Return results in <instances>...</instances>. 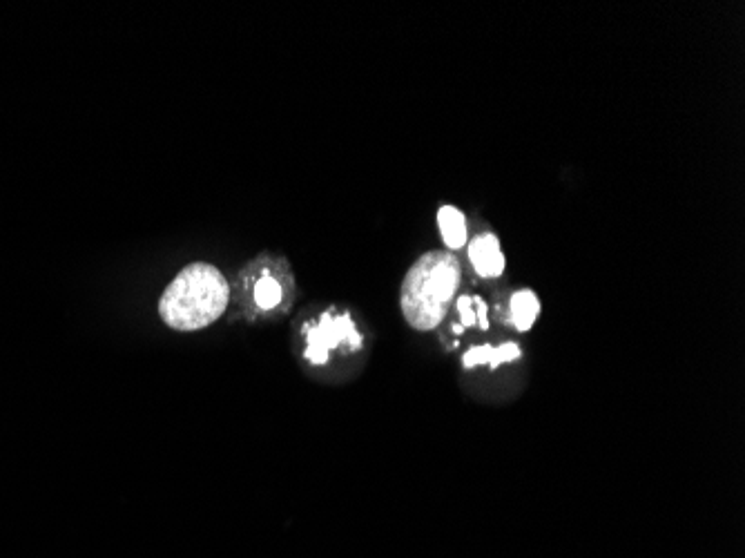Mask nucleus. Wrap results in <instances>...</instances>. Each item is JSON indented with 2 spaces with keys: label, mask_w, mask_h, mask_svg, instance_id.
<instances>
[{
  "label": "nucleus",
  "mask_w": 745,
  "mask_h": 558,
  "mask_svg": "<svg viewBox=\"0 0 745 558\" xmlns=\"http://www.w3.org/2000/svg\"><path fill=\"white\" fill-rule=\"evenodd\" d=\"M230 284L217 266L195 262L174 275L159 300V315L172 331L192 333L215 324L226 313Z\"/></svg>",
  "instance_id": "f257e3e1"
},
{
  "label": "nucleus",
  "mask_w": 745,
  "mask_h": 558,
  "mask_svg": "<svg viewBox=\"0 0 745 558\" xmlns=\"http://www.w3.org/2000/svg\"><path fill=\"white\" fill-rule=\"evenodd\" d=\"M460 277L458 257L447 250H431L409 268L400 288V309L411 329H438L458 293Z\"/></svg>",
  "instance_id": "f03ea898"
},
{
  "label": "nucleus",
  "mask_w": 745,
  "mask_h": 558,
  "mask_svg": "<svg viewBox=\"0 0 745 558\" xmlns=\"http://www.w3.org/2000/svg\"><path fill=\"white\" fill-rule=\"evenodd\" d=\"M304 340V358L313 367H322L337 349L348 353L362 349V333L348 313L326 311L317 322L304 326Z\"/></svg>",
  "instance_id": "7ed1b4c3"
},
{
  "label": "nucleus",
  "mask_w": 745,
  "mask_h": 558,
  "mask_svg": "<svg viewBox=\"0 0 745 558\" xmlns=\"http://www.w3.org/2000/svg\"><path fill=\"white\" fill-rule=\"evenodd\" d=\"M469 259L480 277H498L505 271V255H502L498 239L491 233L478 235L469 246Z\"/></svg>",
  "instance_id": "20e7f679"
},
{
  "label": "nucleus",
  "mask_w": 745,
  "mask_h": 558,
  "mask_svg": "<svg viewBox=\"0 0 745 558\" xmlns=\"http://www.w3.org/2000/svg\"><path fill=\"white\" fill-rule=\"evenodd\" d=\"M518 358H520V346L514 342H505L500 346L482 344V346H476V349H471L469 353H464L462 367L476 369V367H482V364H487V367L496 369L500 367V364L514 362Z\"/></svg>",
  "instance_id": "39448f33"
},
{
  "label": "nucleus",
  "mask_w": 745,
  "mask_h": 558,
  "mask_svg": "<svg viewBox=\"0 0 745 558\" xmlns=\"http://www.w3.org/2000/svg\"><path fill=\"white\" fill-rule=\"evenodd\" d=\"M511 324L516 326L518 331H529L531 326L536 324L538 315H540V300L536 297L534 291H518L514 293V297H511Z\"/></svg>",
  "instance_id": "423d86ee"
},
{
  "label": "nucleus",
  "mask_w": 745,
  "mask_h": 558,
  "mask_svg": "<svg viewBox=\"0 0 745 558\" xmlns=\"http://www.w3.org/2000/svg\"><path fill=\"white\" fill-rule=\"evenodd\" d=\"M438 226H440L444 244H447L449 248L458 250L467 244V219H464V215L458 208L442 206L438 213Z\"/></svg>",
  "instance_id": "0eeeda50"
},
{
  "label": "nucleus",
  "mask_w": 745,
  "mask_h": 558,
  "mask_svg": "<svg viewBox=\"0 0 745 558\" xmlns=\"http://www.w3.org/2000/svg\"><path fill=\"white\" fill-rule=\"evenodd\" d=\"M458 313H460V322L464 329L469 326H478V329H489V311H487V302L482 297L476 295H464L458 300ZM462 326H456L458 331H462Z\"/></svg>",
  "instance_id": "6e6552de"
},
{
  "label": "nucleus",
  "mask_w": 745,
  "mask_h": 558,
  "mask_svg": "<svg viewBox=\"0 0 745 558\" xmlns=\"http://www.w3.org/2000/svg\"><path fill=\"white\" fill-rule=\"evenodd\" d=\"M284 300L282 284L273 275H261L255 284V304L261 311H273Z\"/></svg>",
  "instance_id": "1a4fd4ad"
}]
</instances>
